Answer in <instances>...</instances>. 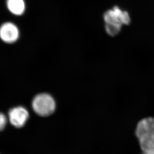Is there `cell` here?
<instances>
[{
    "instance_id": "8",
    "label": "cell",
    "mask_w": 154,
    "mask_h": 154,
    "mask_svg": "<svg viewBox=\"0 0 154 154\" xmlns=\"http://www.w3.org/2000/svg\"><path fill=\"white\" fill-rule=\"evenodd\" d=\"M122 26L119 25L111 24V23H106L105 29L107 34L110 36H116L121 31Z\"/></svg>"
},
{
    "instance_id": "3",
    "label": "cell",
    "mask_w": 154,
    "mask_h": 154,
    "mask_svg": "<svg viewBox=\"0 0 154 154\" xmlns=\"http://www.w3.org/2000/svg\"><path fill=\"white\" fill-rule=\"evenodd\" d=\"M19 31L17 26L12 23H6L0 27V38L6 43H13L17 41Z\"/></svg>"
},
{
    "instance_id": "2",
    "label": "cell",
    "mask_w": 154,
    "mask_h": 154,
    "mask_svg": "<svg viewBox=\"0 0 154 154\" xmlns=\"http://www.w3.org/2000/svg\"><path fill=\"white\" fill-rule=\"evenodd\" d=\"M11 124L16 128H22L25 126L29 117V113L25 107L18 106L11 109L9 112Z\"/></svg>"
},
{
    "instance_id": "5",
    "label": "cell",
    "mask_w": 154,
    "mask_h": 154,
    "mask_svg": "<svg viewBox=\"0 0 154 154\" xmlns=\"http://www.w3.org/2000/svg\"><path fill=\"white\" fill-rule=\"evenodd\" d=\"M7 6L14 15L20 16L25 12L26 6L24 0H7Z\"/></svg>"
},
{
    "instance_id": "1",
    "label": "cell",
    "mask_w": 154,
    "mask_h": 154,
    "mask_svg": "<svg viewBox=\"0 0 154 154\" xmlns=\"http://www.w3.org/2000/svg\"><path fill=\"white\" fill-rule=\"evenodd\" d=\"M32 107L37 115L48 116L55 111L56 105L54 98L48 93H41L34 98Z\"/></svg>"
},
{
    "instance_id": "7",
    "label": "cell",
    "mask_w": 154,
    "mask_h": 154,
    "mask_svg": "<svg viewBox=\"0 0 154 154\" xmlns=\"http://www.w3.org/2000/svg\"><path fill=\"white\" fill-rule=\"evenodd\" d=\"M112 9L123 25H129L131 18L128 12L122 10L117 6H115Z\"/></svg>"
},
{
    "instance_id": "10",
    "label": "cell",
    "mask_w": 154,
    "mask_h": 154,
    "mask_svg": "<svg viewBox=\"0 0 154 154\" xmlns=\"http://www.w3.org/2000/svg\"></svg>"
},
{
    "instance_id": "4",
    "label": "cell",
    "mask_w": 154,
    "mask_h": 154,
    "mask_svg": "<svg viewBox=\"0 0 154 154\" xmlns=\"http://www.w3.org/2000/svg\"><path fill=\"white\" fill-rule=\"evenodd\" d=\"M139 139L154 135V118L148 117L140 121L135 131Z\"/></svg>"
},
{
    "instance_id": "9",
    "label": "cell",
    "mask_w": 154,
    "mask_h": 154,
    "mask_svg": "<svg viewBox=\"0 0 154 154\" xmlns=\"http://www.w3.org/2000/svg\"><path fill=\"white\" fill-rule=\"evenodd\" d=\"M7 123V120L5 115L0 112V131L4 129Z\"/></svg>"
},
{
    "instance_id": "6",
    "label": "cell",
    "mask_w": 154,
    "mask_h": 154,
    "mask_svg": "<svg viewBox=\"0 0 154 154\" xmlns=\"http://www.w3.org/2000/svg\"><path fill=\"white\" fill-rule=\"evenodd\" d=\"M140 145L144 154H154V135L139 139Z\"/></svg>"
}]
</instances>
